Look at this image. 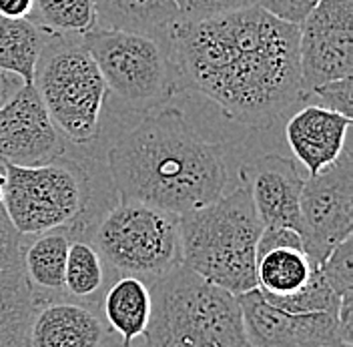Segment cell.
<instances>
[{"instance_id":"13","label":"cell","mask_w":353,"mask_h":347,"mask_svg":"<svg viewBox=\"0 0 353 347\" xmlns=\"http://www.w3.org/2000/svg\"><path fill=\"white\" fill-rule=\"evenodd\" d=\"M241 181L261 227H285L299 235L303 233L299 203L305 179L293 161L281 155H265L243 167Z\"/></svg>"},{"instance_id":"33","label":"cell","mask_w":353,"mask_h":347,"mask_svg":"<svg viewBox=\"0 0 353 347\" xmlns=\"http://www.w3.org/2000/svg\"><path fill=\"white\" fill-rule=\"evenodd\" d=\"M327 347H352V346H327Z\"/></svg>"},{"instance_id":"15","label":"cell","mask_w":353,"mask_h":347,"mask_svg":"<svg viewBox=\"0 0 353 347\" xmlns=\"http://www.w3.org/2000/svg\"><path fill=\"white\" fill-rule=\"evenodd\" d=\"M110 335L101 309L72 299L39 305L28 347H101Z\"/></svg>"},{"instance_id":"5","label":"cell","mask_w":353,"mask_h":347,"mask_svg":"<svg viewBox=\"0 0 353 347\" xmlns=\"http://www.w3.org/2000/svg\"><path fill=\"white\" fill-rule=\"evenodd\" d=\"M4 171L2 207L24 237L48 231H66L70 239H87L103 213L92 207L87 175L72 163L22 167L0 161Z\"/></svg>"},{"instance_id":"27","label":"cell","mask_w":353,"mask_h":347,"mask_svg":"<svg viewBox=\"0 0 353 347\" xmlns=\"http://www.w3.org/2000/svg\"><path fill=\"white\" fill-rule=\"evenodd\" d=\"M24 235H21L10 219L6 215L4 207H0V271L10 269L22 263V251H24Z\"/></svg>"},{"instance_id":"17","label":"cell","mask_w":353,"mask_h":347,"mask_svg":"<svg viewBox=\"0 0 353 347\" xmlns=\"http://www.w3.org/2000/svg\"><path fill=\"white\" fill-rule=\"evenodd\" d=\"M151 309L153 299L149 283L132 275L114 277L101 301V313L109 331L125 346L143 339L151 319Z\"/></svg>"},{"instance_id":"32","label":"cell","mask_w":353,"mask_h":347,"mask_svg":"<svg viewBox=\"0 0 353 347\" xmlns=\"http://www.w3.org/2000/svg\"><path fill=\"white\" fill-rule=\"evenodd\" d=\"M4 183H6V179H4V171L0 167V207H2V201H4Z\"/></svg>"},{"instance_id":"12","label":"cell","mask_w":353,"mask_h":347,"mask_svg":"<svg viewBox=\"0 0 353 347\" xmlns=\"http://www.w3.org/2000/svg\"><path fill=\"white\" fill-rule=\"evenodd\" d=\"M63 149L61 130L34 85H22L0 105V161L34 167L59 159Z\"/></svg>"},{"instance_id":"23","label":"cell","mask_w":353,"mask_h":347,"mask_svg":"<svg viewBox=\"0 0 353 347\" xmlns=\"http://www.w3.org/2000/svg\"><path fill=\"white\" fill-rule=\"evenodd\" d=\"M32 10L54 34L83 37L97 24L92 0H34Z\"/></svg>"},{"instance_id":"21","label":"cell","mask_w":353,"mask_h":347,"mask_svg":"<svg viewBox=\"0 0 353 347\" xmlns=\"http://www.w3.org/2000/svg\"><path fill=\"white\" fill-rule=\"evenodd\" d=\"M109 283V269L97 247L88 239H72L65 267L66 297L101 309Z\"/></svg>"},{"instance_id":"16","label":"cell","mask_w":353,"mask_h":347,"mask_svg":"<svg viewBox=\"0 0 353 347\" xmlns=\"http://www.w3.org/2000/svg\"><path fill=\"white\" fill-rule=\"evenodd\" d=\"M94 26L167 41L181 21L175 0H92Z\"/></svg>"},{"instance_id":"2","label":"cell","mask_w":353,"mask_h":347,"mask_svg":"<svg viewBox=\"0 0 353 347\" xmlns=\"http://www.w3.org/2000/svg\"><path fill=\"white\" fill-rule=\"evenodd\" d=\"M109 173L119 201L176 217L217 201L229 187L223 151L176 109L147 115L125 130L109 147Z\"/></svg>"},{"instance_id":"25","label":"cell","mask_w":353,"mask_h":347,"mask_svg":"<svg viewBox=\"0 0 353 347\" xmlns=\"http://www.w3.org/2000/svg\"><path fill=\"white\" fill-rule=\"evenodd\" d=\"M301 101H313V105H319L323 109L335 110L343 117L353 115V77L331 81L325 85L311 88L301 97Z\"/></svg>"},{"instance_id":"30","label":"cell","mask_w":353,"mask_h":347,"mask_svg":"<svg viewBox=\"0 0 353 347\" xmlns=\"http://www.w3.org/2000/svg\"><path fill=\"white\" fill-rule=\"evenodd\" d=\"M22 85H24V83L19 81V77L0 70V105H4V103H6Z\"/></svg>"},{"instance_id":"14","label":"cell","mask_w":353,"mask_h":347,"mask_svg":"<svg viewBox=\"0 0 353 347\" xmlns=\"http://www.w3.org/2000/svg\"><path fill=\"white\" fill-rule=\"evenodd\" d=\"M350 127V117L319 105H307L287 121L285 139L295 159L313 177L337 161L347 143Z\"/></svg>"},{"instance_id":"31","label":"cell","mask_w":353,"mask_h":347,"mask_svg":"<svg viewBox=\"0 0 353 347\" xmlns=\"http://www.w3.org/2000/svg\"><path fill=\"white\" fill-rule=\"evenodd\" d=\"M101 347H147L145 346V339H137V341H132V344H129V346H125L114 333H110L109 337L103 341V346Z\"/></svg>"},{"instance_id":"28","label":"cell","mask_w":353,"mask_h":347,"mask_svg":"<svg viewBox=\"0 0 353 347\" xmlns=\"http://www.w3.org/2000/svg\"><path fill=\"white\" fill-rule=\"evenodd\" d=\"M319 0H255L257 6L271 12L273 17L291 22V24H297V26L311 12V8Z\"/></svg>"},{"instance_id":"10","label":"cell","mask_w":353,"mask_h":347,"mask_svg":"<svg viewBox=\"0 0 353 347\" xmlns=\"http://www.w3.org/2000/svg\"><path fill=\"white\" fill-rule=\"evenodd\" d=\"M301 97L353 77V0H319L299 22Z\"/></svg>"},{"instance_id":"18","label":"cell","mask_w":353,"mask_h":347,"mask_svg":"<svg viewBox=\"0 0 353 347\" xmlns=\"http://www.w3.org/2000/svg\"><path fill=\"white\" fill-rule=\"evenodd\" d=\"M70 241L66 231H48L34 235L24 245L22 267L39 305L68 299L65 293V267Z\"/></svg>"},{"instance_id":"4","label":"cell","mask_w":353,"mask_h":347,"mask_svg":"<svg viewBox=\"0 0 353 347\" xmlns=\"http://www.w3.org/2000/svg\"><path fill=\"white\" fill-rule=\"evenodd\" d=\"M147 347H251L237 295L179 265L149 283Z\"/></svg>"},{"instance_id":"20","label":"cell","mask_w":353,"mask_h":347,"mask_svg":"<svg viewBox=\"0 0 353 347\" xmlns=\"http://www.w3.org/2000/svg\"><path fill=\"white\" fill-rule=\"evenodd\" d=\"M303 245H277L257 255V289L267 297H289L301 291L313 275Z\"/></svg>"},{"instance_id":"29","label":"cell","mask_w":353,"mask_h":347,"mask_svg":"<svg viewBox=\"0 0 353 347\" xmlns=\"http://www.w3.org/2000/svg\"><path fill=\"white\" fill-rule=\"evenodd\" d=\"M34 0H0V14L8 19H26L32 12Z\"/></svg>"},{"instance_id":"3","label":"cell","mask_w":353,"mask_h":347,"mask_svg":"<svg viewBox=\"0 0 353 347\" xmlns=\"http://www.w3.org/2000/svg\"><path fill=\"white\" fill-rule=\"evenodd\" d=\"M181 265L233 295L257 287V241L261 223L239 181L229 193L179 217Z\"/></svg>"},{"instance_id":"19","label":"cell","mask_w":353,"mask_h":347,"mask_svg":"<svg viewBox=\"0 0 353 347\" xmlns=\"http://www.w3.org/2000/svg\"><path fill=\"white\" fill-rule=\"evenodd\" d=\"M39 309L37 297L24 275L14 265L0 271V347H28L30 326Z\"/></svg>"},{"instance_id":"7","label":"cell","mask_w":353,"mask_h":347,"mask_svg":"<svg viewBox=\"0 0 353 347\" xmlns=\"http://www.w3.org/2000/svg\"><path fill=\"white\" fill-rule=\"evenodd\" d=\"M54 37V41L44 44L32 85L54 127L74 143H88L99 135L109 88L83 43Z\"/></svg>"},{"instance_id":"1","label":"cell","mask_w":353,"mask_h":347,"mask_svg":"<svg viewBox=\"0 0 353 347\" xmlns=\"http://www.w3.org/2000/svg\"><path fill=\"white\" fill-rule=\"evenodd\" d=\"M165 44L175 92H201L235 123L265 129L301 101L299 26L257 4L179 21Z\"/></svg>"},{"instance_id":"24","label":"cell","mask_w":353,"mask_h":347,"mask_svg":"<svg viewBox=\"0 0 353 347\" xmlns=\"http://www.w3.org/2000/svg\"><path fill=\"white\" fill-rule=\"evenodd\" d=\"M353 239L339 243L319 267L323 279L341 301H353Z\"/></svg>"},{"instance_id":"6","label":"cell","mask_w":353,"mask_h":347,"mask_svg":"<svg viewBox=\"0 0 353 347\" xmlns=\"http://www.w3.org/2000/svg\"><path fill=\"white\" fill-rule=\"evenodd\" d=\"M87 239L114 277L153 283L181 265L179 217L137 201H119L94 221Z\"/></svg>"},{"instance_id":"11","label":"cell","mask_w":353,"mask_h":347,"mask_svg":"<svg viewBox=\"0 0 353 347\" xmlns=\"http://www.w3.org/2000/svg\"><path fill=\"white\" fill-rule=\"evenodd\" d=\"M237 299L251 347L347 346L341 339L335 313L289 311L271 304L257 287L237 295Z\"/></svg>"},{"instance_id":"8","label":"cell","mask_w":353,"mask_h":347,"mask_svg":"<svg viewBox=\"0 0 353 347\" xmlns=\"http://www.w3.org/2000/svg\"><path fill=\"white\" fill-rule=\"evenodd\" d=\"M81 43L97 63L107 88L137 110L161 107L175 95L167 44L153 37L92 26Z\"/></svg>"},{"instance_id":"22","label":"cell","mask_w":353,"mask_h":347,"mask_svg":"<svg viewBox=\"0 0 353 347\" xmlns=\"http://www.w3.org/2000/svg\"><path fill=\"white\" fill-rule=\"evenodd\" d=\"M44 44L43 32L34 22L0 14V70L19 77L24 85H32Z\"/></svg>"},{"instance_id":"26","label":"cell","mask_w":353,"mask_h":347,"mask_svg":"<svg viewBox=\"0 0 353 347\" xmlns=\"http://www.w3.org/2000/svg\"><path fill=\"white\" fill-rule=\"evenodd\" d=\"M181 21H205L255 4V0H175Z\"/></svg>"},{"instance_id":"9","label":"cell","mask_w":353,"mask_h":347,"mask_svg":"<svg viewBox=\"0 0 353 347\" xmlns=\"http://www.w3.org/2000/svg\"><path fill=\"white\" fill-rule=\"evenodd\" d=\"M301 241L315 269L353 229V159L345 143L337 161L305 179L301 189Z\"/></svg>"}]
</instances>
